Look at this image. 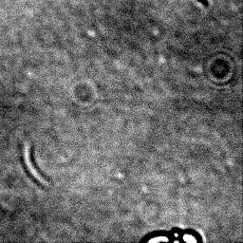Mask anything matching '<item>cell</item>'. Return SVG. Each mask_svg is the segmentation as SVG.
Here are the masks:
<instances>
[{
    "label": "cell",
    "mask_w": 243,
    "mask_h": 243,
    "mask_svg": "<svg viewBox=\"0 0 243 243\" xmlns=\"http://www.w3.org/2000/svg\"><path fill=\"white\" fill-rule=\"evenodd\" d=\"M201 4H202L203 6H205V7H208L209 6V3H208V1L207 0H198Z\"/></svg>",
    "instance_id": "1"
}]
</instances>
